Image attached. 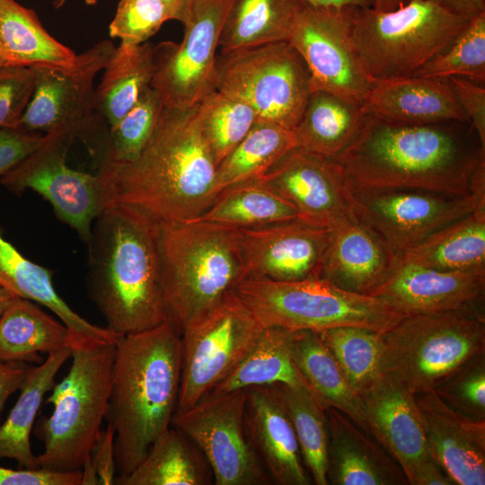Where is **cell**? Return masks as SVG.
<instances>
[{
  "label": "cell",
  "instance_id": "obj_11",
  "mask_svg": "<svg viewBox=\"0 0 485 485\" xmlns=\"http://www.w3.org/2000/svg\"><path fill=\"white\" fill-rule=\"evenodd\" d=\"M214 89L245 101L259 119L291 130L313 92L309 69L289 41L221 52Z\"/></svg>",
  "mask_w": 485,
  "mask_h": 485
},
{
  "label": "cell",
  "instance_id": "obj_44",
  "mask_svg": "<svg viewBox=\"0 0 485 485\" xmlns=\"http://www.w3.org/2000/svg\"><path fill=\"white\" fill-rule=\"evenodd\" d=\"M163 108L157 92L148 88L133 108L110 128L109 155L103 164L125 163L137 159L149 141Z\"/></svg>",
  "mask_w": 485,
  "mask_h": 485
},
{
  "label": "cell",
  "instance_id": "obj_16",
  "mask_svg": "<svg viewBox=\"0 0 485 485\" xmlns=\"http://www.w3.org/2000/svg\"><path fill=\"white\" fill-rule=\"evenodd\" d=\"M234 0H192L180 43L154 46L151 87L166 107L190 108L214 89L216 49Z\"/></svg>",
  "mask_w": 485,
  "mask_h": 485
},
{
  "label": "cell",
  "instance_id": "obj_10",
  "mask_svg": "<svg viewBox=\"0 0 485 485\" xmlns=\"http://www.w3.org/2000/svg\"><path fill=\"white\" fill-rule=\"evenodd\" d=\"M116 47L102 40L69 66H35V86L19 127L46 134L68 131L87 147L98 167L109 155L108 121L98 109L93 81Z\"/></svg>",
  "mask_w": 485,
  "mask_h": 485
},
{
  "label": "cell",
  "instance_id": "obj_3",
  "mask_svg": "<svg viewBox=\"0 0 485 485\" xmlns=\"http://www.w3.org/2000/svg\"><path fill=\"white\" fill-rule=\"evenodd\" d=\"M87 244L88 294L107 329L124 336L167 321L156 221L114 203L94 220Z\"/></svg>",
  "mask_w": 485,
  "mask_h": 485
},
{
  "label": "cell",
  "instance_id": "obj_24",
  "mask_svg": "<svg viewBox=\"0 0 485 485\" xmlns=\"http://www.w3.org/2000/svg\"><path fill=\"white\" fill-rule=\"evenodd\" d=\"M246 428L272 482L310 485L293 425L270 385L247 389Z\"/></svg>",
  "mask_w": 485,
  "mask_h": 485
},
{
  "label": "cell",
  "instance_id": "obj_49",
  "mask_svg": "<svg viewBox=\"0 0 485 485\" xmlns=\"http://www.w3.org/2000/svg\"><path fill=\"white\" fill-rule=\"evenodd\" d=\"M454 95L485 146V84L461 76L447 78Z\"/></svg>",
  "mask_w": 485,
  "mask_h": 485
},
{
  "label": "cell",
  "instance_id": "obj_45",
  "mask_svg": "<svg viewBox=\"0 0 485 485\" xmlns=\"http://www.w3.org/2000/svg\"><path fill=\"white\" fill-rule=\"evenodd\" d=\"M435 392L454 410L485 420V353L466 362Z\"/></svg>",
  "mask_w": 485,
  "mask_h": 485
},
{
  "label": "cell",
  "instance_id": "obj_1",
  "mask_svg": "<svg viewBox=\"0 0 485 485\" xmlns=\"http://www.w3.org/2000/svg\"><path fill=\"white\" fill-rule=\"evenodd\" d=\"M335 160L352 185L467 197L485 181V146L471 122L410 125L366 115ZM482 195V194H481Z\"/></svg>",
  "mask_w": 485,
  "mask_h": 485
},
{
  "label": "cell",
  "instance_id": "obj_56",
  "mask_svg": "<svg viewBox=\"0 0 485 485\" xmlns=\"http://www.w3.org/2000/svg\"><path fill=\"white\" fill-rule=\"evenodd\" d=\"M410 0H375L374 9L377 11H392L409 3Z\"/></svg>",
  "mask_w": 485,
  "mask_h": 485
},
{
  "label": "cell",
  "instance_id": "obj_40",
  "mask_svg": "<svg viewBox=\"0 0 485 485\" xmlns=\"http://www.w3.org/2000/svg\"><path fill=\"white\" fill-rule=\"evenodd\" d=\"M295 433L304 465L317 485H327L328 423L325 408L307 388L270 385Z\"/></svg>",
  "mask_w": 485,
  "mask_h": 485
},
{
  "label": "cell",
  "instance_id": "obj_35",
  "mask_svg": "<svg viewBox=\"0 0 485 485\" xmlns=\"http://www.w3.org/2000/svg\"><path fill=\"white\" fill-rule=\"evenodd\" d=\"M303 0H234L220 39L221 52L288 41Z\"/></svg>",
  "mask_w": 485,
  "mask_h": 485
},
{
  "label": "cell",
  "instance_id": "obj_13",
  "mask_svg": "<svg viewBox=\"0 0 485 485\" xmlns=\"http://www.w3.org/2000/svg\"><path fill=\"white\" fill-rule=\"evenodd\" d=\"M74 138L68 131L46 134L43 144L2 176L0 182L15 195L29 189L41 195L57 218L87 243L94 220L114 199L101 173L93 175L67 166L66 154Z\"/></svg>",
  "mask_w": 485,
  "mask_h": 485
},
{
  "label": "cell",
  "instance_id": "obj_39",
  "mask_svg": "<svg viewBox=\"0 0 485 485\" xmlns=\"http://www.w3.org/2000/svg\"><path fill=\"white\" fill-rule=\"evenodd\" d=\"M297 147L294 130L258 119L247 135L218 163L216 192L260 178L287 153Z\"/></svg>",
  "mask_w": 485,
  "mask_h": 485
},
{
  "label": "cell",
  "instance_id": "obj_54",
  "mask_svg": "<svg viewBox=\"0 0 485 485\" xmlns=\"http://www.w3.org/2000/svg\"><path fill=\"white\" fill-rule=\"evenodd\" d=\"M315 7L343 9L348 7L373 8L375 0H303Z\"/></svg>",
  "mask_w": 485,
  "mask_h": 485
},
{
  "label": "cell",
  "instance_id": "obj_37",
  "mask_svg": "<svg viewBox=\"0 0 485 485\" xmlns=\"http://www.w3.org/2000/svg\"><path fill=\"white\" fill-rule=\"evenodd\" d=\"M154 49V46L149 42L140 45L121 42L103 68L95 95L98 109L110 128L115 126L151 87Z\"/></svg>",
  "mask_w": 485,
  "mask_h": 485
},
{
  "label": "cell",
  "instance_id": "obj_57",
  "mask_svg": "<svg viewBox=\"0 0 485 485\" xmlns=\"http://www.w3.org/2000/svg\"><path fill=\"white\" fill-rule=\"evenodd\" d=\"M16 296L0 286V318Z\"/></svg>",
  "mask_w": 485,
  "mask_h": 485
},
{
  "label": "cell",
  "instance_id": "obj_22",
  "mask_svg": "<svg viewBox=\"0 0 485 485\" xmlns=\"http://www.w3.org/2000/svg\"><path fill=\"white\" fill-rule=\"evenodd\" d=\"M432 458L458 485L485 484V420L449 407L435 392L415 394Z\"/></svg>",
  "mask_w": 485,
  "mask_h": 485
},
{
  "label": "cell",
  "instance_id": "obj_18",
  "mask_svg": "<svg viewBox=\"0 0 485 485\" xmlns=\"http://www.w3.org/2000/svg\"><path fill=\"white\" fill-rule=\"evenodd\" d=\"M260 178L308 223L332 228L353 215L350 181L335 159L295 147Z\"/></svg>",
  "mask_w": 485,
  "mask_h": 485
},
{
  "label": "cell",
  "instance_id": "obj_60",
  "mask_svg": "<svg viewBox=\"0 0 485 485\" xmlns=\"http://www.w3.org/2000/svg\"><path fill=\"white\" fill-rule=\"evenodd\" d=\"M7 66L5 62L0 57V66Z\"/></svg>",
  "mask_w": 485,
  "mask_h": 485
},
{
  "label": "cell",
  "instance_id": "obj_58",
  "mask_svg": "<svg viewBox=\"0 0 485 485\" xmlns=\"http://www.w3.org/2000/svg\"><path fill=\"white\" fill-rule=\"evenodd\" d=\"M66 2V0H54L53 6L56 9H58V8L62 7L65 4Z\"/></svg>",
  "mask_w": 485,
  "mask_h": 485
},
{
  "label": "cell",
  "instance_id": "obj_55",
  "mask_svg": "<svg viewBox=\"0 0 485 485\" xmlns=\"http://www.w3.org/2000/svg\"><path fill=\"white\" fill-rule=\"evenodd\" d=\"M166 7L171 20H176L184 24L190 15L192 0H160Z\"/></svg>",
  "mask_w": 485,
  "mask_h": 485
},
{
  "label": "cell",
  "instance_id": "obj_59",
  "mask_svg": "<svg viewBox=\"0 0 485 485\" xmlns=\"http://www.w3.org/2000/svg\"><path fill=\"white\" fill-rule=\"evenodd\" d=\"M99 0H84L85 4L88 5L95 4Z\"/></svg>",
  "mask_w": 485,
  "mask_h": 485
},
{
  "label": "cell",
  "instance_id": "obj_48",
  "mask_svg": "<svg viewBox=\"0 0 485 485\" xmlns=\"http://www.w3.org/2000/svg\"><path fill=\"white\" fill-rule=\"evenodd\" d=\"M45 139L46 134L0 128V178L38 149Z\"/></svg>",
  "mask_w": 485,
  "mask_h": 485
},
{
  "label": "cell",
  "instance_id": "obj_51",
  "mask_svg": "<svg viewBox=\"0 0 485 485\" xmlns=\"http://www.w3.org/2000/svg\"><path fill=\"white\" fill-rule=\"evenodd\" d=\"M114 430L107 425L101 430L97 442L90 455V462L96 472L98 484H114L117 476L115 453H114Z\"/></svg>",
  "mask_w": 485,
  "mask_h": 485
},
{
  "label": "cell",
  "instance_id": "obj_6",
  "mask_svg": "<svg viewBox=\"0 0 485 485\" xmlns=\"http://www.w3.org/2000/svg\"><path fill=\"white\" fill-rule=\"evenodd\" d=\"M117 341L74 334L70 369L46 400L53 411L34 424L44 445L39 468L78 471L91 455L105 419Z\"/></svg>",
  "mask_w": 485,
  "mask_h": 485
},
{
  "label": "cell",
  "instance_id": "obj_28",
  "mask_svg": "<svg viewBox=\"0 0 485 485\" xmlns=\"http://www.w3.org/2000/svg\"><path fill=\"white\" fill-rule=\"evenodd\" d=\"M213 472L198 447L180 429L168 428L152 445L144 460L119 485H207Z\"/></svg>",
  "mask_w": 485,
  "mask_h": 485
},
{
  "label": "cell",
  "instance_id": "obj_4",
  "mask_svg": "<svg viewBox=\"0 0 485 485\" xmlns=\"http://www.w3.org/2000/svg\"><path fill=\"white\" fill-rule=\"evenodd\" d=\"M181 374V335L169 321L118 340L105 414L115 433L117 476L131 472L170 428Z\"/></svg>",
  "mask_w": 485,
  "mask_h": 485
},
{
  "label": "cell",
  "instance_id": "obj_30",
  "mask_svg": "<svg viewBox=\"0 0 485 485\" xmlns=\"http://www.w3.org/2000/svg\"><path fill=\"white\" fill-rule=\"evenodd\" d=\"M71 357V347L49 353L38 366H29L20 395L6 419L0 424V458L16 461L25 469L39 468L38 456L31 447V434L45 394L55 384V377Z\"/></svg>",
  "mask_w": 485,
  "mask_h": 485
},
{
  "label": "cell",
  "instance_id": "obj_43",
  "mask_svg": "<svg viewBox=\"0 0 485 485\" xmlns=\"http://www.w3.org/2000/svg\"><path fill=\"white\" fill-rule=\"evenodd\" d=\"M413 75L442 79L461 76L485 84V13L473 17L450 47Z\"/></svg>",
  "mask_w": 485,
  "mask_h": 485
},
{
  "label": "cell",
  "instance_id": "obj_32",
  "mask_svg": "<svg viewBox=\"0 0 485 485\" xmlns=\"http://www.w3.org/2000/svg\"><path fill=\"white\" fill-rule=\"evenodd\" d=\"M74 334L32 301L16 296L0 318V359L40 363V353L70 347Z\"/></svg>",
  "mask_w": 485,
  "mask_h": 485
},
{
  "label": "cell",
  "instance_id": "obj_14",
  "mask_svg": "<svg viewBox=\"0 0 485 485\" xmlns=\"http://www.w3.org/2000/svg\"><path fill=\"white\" fill-rule=\"evenodd\" d=\"M247 389L207 393L184 410H176L172 425L201 451L216 485H266L272 482L245 424Z\"/></svg>",
  "mask_w": 485,
  "mask_h": 485
},
{
  "label": "cell",
  "instance_id": "obj_21",
  "mask_svg": "<svg viewBox=\"0 0 485 485\" xmlns=\"http://www.w3.org/2000/svg\"><path fill=\"white\" fill-rule=\"evenodd\" d=\"M485 273L446 271L407 261L401 254L370 295L404 316L481 308Z\"/></svg>",
  "mask_w": 485,
  "mask_h": 485
},
{
  "label": "cell",
  "instance_id": "obj_7",
  "mask_svg": "<svg viewBox=\"0 0 485 485\" xmlns=\"http://www.w3.org/2000/svg\"><path fill=\"white\" fill-rule=\"evenodd\" d=\"M345 12L354 48L373 81L413 75L450 47L472 19L432 0H410L392 11Z\"/></svg>",
  "mask_w": 485,
  "mask_h": 485
},
{
  "label": "cell",
  "instance_id": "obj_33",
  "mask_svg": "<svg viewBox=\"0 0 485 485\" xmlns=\"http://www.w3.org/2000/svg\"><path fill=\"white\" fill-rule=\"evenodd\" d=\"M76 56L45 30L32 9L0 0V57L6 65L69 66Z\"/></svg>",
  "mask_w": 485,
  "mask_h": 485
},
{
  "label": "cell",
  "instance_id": "obj_9",
  "mask_svg": "<svg viewBox=\"0 0 485 485\" xmlns=\"http://www.w3.org/2000/svg\"><path fill=\"white\" fill-rule=\"evenodd\" d=\"M234 292L263 327L290 331L354 326L383 333L404 317L379 297L342 289L321 278L276 281L250 277Z\"/></svg>",
  "mask_w": 485,
  "mask_h": 485
},
{
  "label": "cell",
  "instance_id": "obj_26",
  "mask_svg": "<svg viewBox=\"0 0 485 485\" xmlns=\"http://www.w3.org/2000/svg\"><path fill=\"white\" fill-rule=\"evenodd\" d=\"M325 413L328 484H409L400 465L375 438L337 409L327 408Z\"/></svg>",
  "mask_w": 485,
  "mask_h": 485
},
{
  "label": "cell",
  "instance_id": "obj_20",
  "mask_svg": "<svg viewBox=\"0 0 485 485\" xmlns=\"http://www.w3.org/2000/svg\"><path fill=\"white\" fill-rule=\"evenodd\" d=\"M239 231L246 278L276 281L319 278L331 228L295 219Z\"/></svg>",
  "mask_w": 485,
  "mask_h": 485
},
{
  "label": "cell",
  "instance_id": "obj_8",
  "mask_svg": "<svg viewBox=\"0 0 485 485\" xmlns=\"http://www.w3.org/2000/svg\"><path fill=\"white\" fill-rule=\"evenodd\" d=\"M482 353L483 308L409 315L381 334L379 373L414 394L435 392Z\"/></svg>",
  "mask_w": 485,
  "mask_h": 485
},
{
  "label": "cell",
  "instance_id": "obj_12",
  "mask_svg": "<svg viewBox=\"0 0 485 485\" xmlns=\"http://www.w3.org/2000/svg\"><path fill=\"white\" fill-rule=\"evenodd\" d=\"M263 326L233 292L181 329V374L176 410H184L227 376Z\"/></svg>",
  "mask_w": 485,
  "mask_h": 485
},
{
  "label": "cell",
  "instance_id": "obj_38",
  "mask_svg": "<svg viewBox=\"0 0 485 485\" xmlns=\"http://www.w3.org/2000/svg\"><path fill=\"white\" fill-rule=\"evenodd\" d=\"M295 219H300L295 207L261 178H256L223 189L193 221L247 229Z\"/></svg>",
  "mask_w": 485,
  "mask_h": 485
},
{
  "label": "cell",
  "instance_id": "obj_23",
  "mask_svg": "<svg viewBox=\"0 0 485 485\" xmlns=\"http://www.w3.org/2000/svg\"><path fill=\"white\" fill-rule=\"evenodd\" d=\"M401 254L352 215L331 228L319 278L342 289L370 295Z\"/></svg>",
  "mask_w": 485,
  "mask_h": 485
},
{
  "label": "cell",
  "instance_id": "obj_29",
  "mask_svg": "<svg viewBox=\"0 0 485 485\" xmlns=\"http://www.w3.org/2000/svg\"><path fill=\"white\" fill-rule=\"evenodd\" d=\"M290 353L294 364L321 404L325 409L341 411L366 432L359 399L319 334L306 330L291 331Z\"/></svg>",
  "mask_w": 485,
  "mask_h": 485
},
{
  "label": "cell",
  "instance_id": "obj_15",
  "mask_svg": "<svg viewBox=\"0 0 485 485\" xmlns=\"http://www.w3.org/2000/svg\"><path fill=\"white\" fill-rule=\"evenodd\" d=\"M351 211L396 251L417 246L446 225L473 212L485 195L453 196L405 188H349Z\"/></svg>",
  "mask_w": 485,
  "mask_h": 485
},
{
  "label": "cell",
  "instance_id": "obj_25",
  "mask_svg": "<svg viewBox=\"0 0 485 485\" xmlns=\"http://www.w3.org/2000/svg\"><path fill=\"white\" fill-rule=\"evenodd\" d=\"M361 109L366 115L400 124L469 121L448 80L442 78L409 75L375 81Z\"/></svg>",
  "mask_w": 485,
  "mask_h": 485
},
{
  "label": "cell",
  "instance_id": "obj_31",
  "mask_svg": "<svg viewBox=\"0 0 485 485\" xmlns=\"http://www.w3.org/2000/svg\"><path fill=\"white\" fill-rule=\"evenodd\" d=\"M401 257L441 270L485 273V203L437 230Z\"/></svg>",
  "mask_w": 485,
  "mask_h": 485
},
{
  "label": "cell",
  "instance_id": "obj_50",
  "mask_svg": "<svg viewBox=\"0 0 485 485\" xmlns=\"http://www.w3.org/2000/svg\"><path fill=\"white\" fill-rule=\"evenodd\" d=\"M81 470L57 472L43 468L13 470L0 466V485H81Z\"/></svg>",
  "mask_w": 485,
  "mask_h": 485
},
{
  "label": "cell",
  "instance_id": "obj_27",
  "mask_svg": "<svg viewBox=\"0 0 485 485\" xmlns=\"http://www.w3.org/2000/svg\"><path fill=\"white\" fill-rule=\"evenodd\" d=\"M54 272L22 255L5 239L0 225V286L15 296L40 303L50 309L66 326L82 336L117 341L120 335L96 326L75 313L57 294Z\"/></svg>",
  "mask_w": 485,
  "mask_h": 485
},
{
  "label": "cell",
  "instance_id": "obj_34",
  "mask_svg": "<svg viewBox=\"0 0 485 485\" xmlns=\"http://www.w3.org/2000/svg\"><path fill=\"white\" fill-rule=\"evenodd\" d=\"M366 114L336 95L313 91L294 128L297 147L335 159L358 134Z\"/></svg>",
  "mask_w": 485,
  "mask_h": 485
},
{
  "label": "cell",
  "instance_id": "obj_2",
  "mask_svg": "<svg viewBox=\"0 0 485 485\" xmlns=\"http://www.w3.org/2000/svg\"><path fill=\"white\" fill-rule=\"evenodd\" d=\"M217 163L204 136L198 104L163 106L139 156L99 167L114 203L144 212L157 223H185L201 216L216 192Z\"/></svg>",
  "mask_w": 485,
  "mask_h": 485
},
{
  "label": "cell",
  "instance_id": "obj_42",
  "mask_svg": "<svg viewBox=\"0 0 485 485\" xmlns=\"http://www.w3.org/2000/svg\"><path fill=\"white\" fill-rule=\"evenodd\" d=\"M198 115L217 165L259 119L245 101L217 90L198 103Z\"/></svg>",
  "mask_w": 485,
  "mask_h": 485
},
{
  "label": "cell",
  "instance_id": "obj_19",
  "mask_svg": "<svg viewBox=\"0 0 485 485\" xmlns=\"http://www.w3.org/2000/svg\"><path fill=\"white\" fill-rule=\"evenodd\" d=\"M366 432L417 485L433 463L415 394L399 382L380 374L358 396Z\"/></svg>",
  "mask_w": 485,
  "mask_h": 485
},
{
  "label": "cell",
  "instance_id": "obj_17",
  "mask_svg": "<svg viewBox=\"0 0 485 485\" xmlns=\"http://www.w3.org/2000/svg\"><path fill=\"white\" fill-rule=\"evenodd\" d=\"M304 60L313 91H323L361 107L373 81L352 43L345 8L304 3L288 40Z\"/></svg>",
  "mask_w": 485,
  "mask_h": 485
},
{
  "label": "cell",
  "instance_id": "obj_52",
  "mask_svg": "<svg viewBox=\"0 0 485 485\" xmlns=\"http://www.w3.org/2000/svg\"><path fill=\"white\" fill-rule=\"evenodd\" d=\"M28 369L26 363L0 359V421L7 399L16 391H20Z\"/></svg>",
  "mask_w": 485,
  "mask_h": 485
},
{
  "label": "cell",
  "instance_id": "obj_41",
  "mask_svg": "<svg viewBox=\"0 0 485 485\" xmlns=\"http://www.w3.org/2000/svg\"><path fill=\"white\" fill-rule=\"evenodd\" d=\"M332 353L358 397L380 375L381 334L370 329L340 326L317 332Z\"/></svg>",
  "mask_w": 485,
  "mask_h": 485
},
{
  "label": "cell",
  "instance_id": "obj_36",
  "mask_svg": "<svg viewBox=\"0 0 485 485\" xmlns=\"http://www.w3.org/2000/svg\"><path fill=\"white\" fill-rule=\"evenodd\" d=\"M290 338V331L278 327H264L233 371L207 393L222 394L275 384L310 390L292 360Z\"/></svg>",
  "mask_w": 485,
  "mask_h": 485
},
{
  "label": "cell",
  "instance_id": "obj_5",
  "mask_svg": "<svg viewBox=\"0 0 485 485\" xmlns=\"http://www.w3.org/2000/svg\"><path fill=\"white\" fill-rule=\"evenodd\" d=\"M158 229L163 304L180 333L246 278L240 231L206 221L158 223Z\"/></svg>",
  "mask_w": 485,
  "mask_h": 485
},
{
  "label": "cell",
  "instance_id": "obj_46",
  "mask_svg": "<svg viewBox=\"0 0 485 485\" xmlns=\"http://www.w3.org/2000/svg\"><path fill=\"white\" fill-rule=\"evenodd\" d=\"M168 20L170 14L160 0H120L109 32L122 43L140 45L147 42Z\"/></svg>",
  "mask_w": 485,
  "mask_h": 485
},
{
  "label": "cell",
  "instance_id": "obj_47",
  "mask_svg": "<svg viewBox=\"0 0 485 485\" xmlns=\"http://www.w3.org/2000/svg\"><path fill=\"white\" fill-rule=\"evenodd\" d=\"M31 66H0V128H15L34 92Z\"/></svg>",
  "mask_w": 485,
  "mask_h": 485
},
{
  "label": "cell",
  "instance_id": "obj_53",
  "mask_svg": "<svg viewBox=\"0 0 485 485\" xmlns=\"http://www.w3.org/2000/svg\"><path fill=\"white\" fill-rule=\"evenodd\" d=\"M446 10L470 18L485 13V0H432Z\"/></svg>",
  "mask_w": 485,
  "mask_h": 485
}]
</instances>
